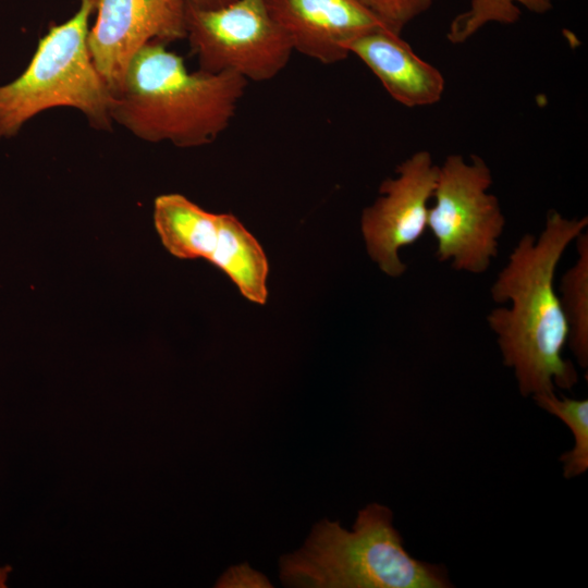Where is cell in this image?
<instances>
[{"label":"cell","mask_w":588,"mask_h":588,"mask_svg":"<svg viewBox=\"0 0 588 588\" xmlns=\"http://www.w3.org/2000/svg\"><path fill=\"white\" fill-rule=\"evenodd\" d=\"M587 225V217L549 210L540 235L519 238L491 286L493 302L510 306L493 308L487 322L523 396L569 390L578 381L574 364L563 357L568 326L554 279L566 248Z\"/></svg>","instance_id":"obj_1"},{"label":"cell","mask_w":588,"mask_h":588,"mask_svg":"<svg viewBox=\"0 0 588 588\" xmlns=\"http://www.w3.org/2000/svg\"><path fill=\"white\" fill-rule=\"evenodd\" d=\"M208 261L230 277L247 299L266 303L269 271L266 255L233 215H219L217 241Z\"/></svg>","instance_id":"obj_12"},{"label":"cell","mask_w":588,"mask_h":588,"mask_svg":"<svg viewBox=\"0 0 588 588\" xmlns=\"http://www.w3.org/2000/svg\"><path fill=\"white\" fill-rule=\"evenodd\" d=\"M186 5H193L200 9H213L225 5L233 0H182Z\"/></svg>","instance_id":"obj_18"},{"label":"cell","mask_w":588,"mask_h":588,"mask_svg":"<svg viewBox=\"0 0 588 588\" xmlns=\"http://www.w3.org/2000/svg\"><path fill=\"white\" fill-rule=\"evenodd\" d=\"M294 51L323 64L345 60L346 45L383 26L356 0H265ZM384 27V26H383Z\"/></svg>","instance_id":"obj_9"},{"label":"cell","mask_w":588,"mask_h":588,"mask_svg":"<svg viewBox=\"0 0 588 588\" xmlns=\"http://www.w3.org/2000/svg\"><path fill=\"white\" fill-rule=\"evenodd\" d=\"M492 172L479 156H446L439 166L427 229L437 242L439 261L457 271L486 272L499 253L506 220L490 193Z\"/></svg>","instance_id":"obj_5"},{"label":"cell","mask_w":588,"mask_h":588,"mask_svg":"<svg viewBox=\"0 0 588 588\" xmlns=\"http://www.w3.org/2000/svg\"><path fill=\"white\" fill-rule=\"evenodd\" d=\"M553 0H470L469 8L450 23L446 38L452 44H463L490 23L510 25L522 14L519 5L543 14L552 9Z\"/></svg>","instance_id":"obj_14"},{"label":"cell","mask_w":588,"mask_h":588,"mask_svg":"<svg viewBox=\"0 0 588 588\" xmlns=\"http://www.w3.org/2000/svg\"><path fill=\"white\" fill-rule=\"evenodd\" d=\"M185 28L200 70L235 73L247 82L275 77L294 51L265 0H233L213 9L185 4Z\"/></svg>","instance_id":"obj_6"},{"label":"cell","mask_w":588,"mask_h":588,"mask_svg":"<svg viewBox=\"0 0 588 588\" xmlns=\"http://www.w3.org/2000/svg\"><path fill=\"white\" fill-rule=\"evenodd\" d=\"M387 29L401 35L404 27L426 12L436 0H356Z\"/></svg>","instance_id":"obj_16"},{"label":"cell","mask_w":588,"mask_h":588,"mask_svg":"<svg viewBox=\"0 0 588 588\" xmlns=\"http://www.w3.org/2000/svg\"><path fill=\"white\" fill-rule=\"evenodd\" d=\"M154 221L162 244L173 256L206 260L211 256L219 215L204 210L181 194H166L155 200Z\"/></svg>","instance_id":"obj_11"},{"label":"cell","mask_w":588,"mask_h":588,"mask_svg":"<svg viewBox=\"0 0 588 588\" xmlns=\"http://www.w3.org/2000/svg\"><path fill=\"white\" fill-rule=\"evenodd\" d=\"M182 0H98L89 28L91 60L114 96L135 54L147 44L185 39Z\"/></svg>","instance_id":"obj_8"},{"label":"cell","mask_w":588,"mask_h":588,"mask_svg":"<svg viewBox=\"0 0 588 588\" xmlns=\"http://www.w3.org/2000/svg\"><path fill=\"white\" fill-rule=\"evenodd\" d=\"M282 584L295 588H448L442 565L418 560L404 547L385 505L363 507L351 530L339 522L314 525L304 544L279 561Z\"/></svg>","instance_id":"obj_3"},{"label":"cell","mask_w":588,"mask_h":588,"mask_svg":"<svg viewBox=\"0 0 588 588\" xmlns=\"http://www.w3.org/2000/svg\"><path fill=\"white\" fill-rule=\"evenodd\" d=\"M576 262L562 275L560 302L568 326L567 344L578 365L588 366V234L574 241Z\"/></svg>","instance_id":"obj_13"},{"label":"cell","mask_w":588,"mask_h":588,"mask_svg":"<svg viewBox=\"0 0 588 588\" xmlns=\"http://www.w3.org/2000/svg\"><path fill=\"white\" fill-rule=\"evenodd\" d=\"M439 166L427 150L411 155L384 180L379 197L362 215V232L367 253L382 272L401 277L407 266L401 248L416 243L427 230L430 200Z\"/></svg>","instance_id":"obj_7"},{"label":"cell","mask_w":588,"mask_h":588,"mask_svg":"<svg viewBox=\"0 0 588 588\" xmlns=\"http://www.w3.org/2000/svg\"><path fill=\"white\" fill-rule=\"evenodd\" d=\"M97 4L81 0L72 17L38 40L26 69L0 85V139L16 136L35 115L58 107L78 110L96 130H112L113 96L88 49L89 19Z\"/></svg>","instance_id":"obj_4"},{"label":"cell","mask_w":588,"mask_h":588,"mask_svg":"<svg viewBox=\"0 0 588 588\" xmlns=\"http://www.w3.org/2000/svg\"><path fill=\"white\" fill-rule=\"evenodd\" d=\"M247 83L231 72L188 71L167 44L152 41L128 64L111 119L146 142L208 145L229 127Z\"/></svg>","instance_id":"obj_2"},{"label":"cell","mask_w":588,"mask_h":588,"mask_svg":"<svg viewBox=\"0 0 588 588\" xmlns=\"http://www.w3.org/2000/svg\"><path fill=\"white\" fill-rule=\"evenodd\" d=\"M346 49L366 64L396 102L407 108L434 105L444 94L443 74L416 54L401 35L383 26L358 35Z\"/></svg>","instance_id":"obj_10"},{"label":"cell","mask_w":588,"mask_h":588,"mask_svg":"<svg viewBox=\"0 0 588 588\" xmlns=\"http://www.w3.org/2000/svg\"><path fill=\"white\" fill-rule=\"evenodd\" d=\"M10 571L11 567L9 566L0 567V587H5V580Z\"/></svg>","instance_id":"obj_19"},{"label":"cell","mask_w":588,"mask_h":588,"mask_svg":"<svg viewBox=\"0 0 588 588\" xmlns=\"http://www.w3.org/2000/svg\"><path fill=\"white\" fill-rule=\"evenodd\" d=\"M532 399L540 408L560 418L573 434V448L560 456L563 476L571 479L584 474L588 469V401L559 397L555 392L536 394Z\"/></svg>","instance_id":"obj_15"},{"label":"cell","mask_w":588,"mask_h":588,"mask_svg":"<svg viewBox=\"0 0 588 588\" xmlns=\"http://www.w3.org/2000/svg\"><path fill=\"white\" fill-rule=\"evenodd\" d=\"M217 587L264 588L272 587L269 579L248 564L231 566L217 581Z\"/></svg>","instance_id":"obj_17"}]
</instances>
